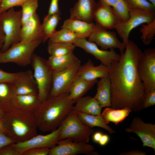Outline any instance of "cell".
I'll return each mask as SVG.
<instances>
[{
  "mask_svg": "<svg viewBox=\"0 0 155 155\" xmlns=\"http://www.w3.org/2000/svg\"><path fill=\"white\" fill-rule=\"evenodd\" d=\"M36 83L39 97L42 102L49 97L52 82L53 71L47 60L34 54L31 63Z\"/></svg>",
  "mask_w": 155,
  "mask_h": 155,
  "instance_id": "52a82bcc",
  "label": "cell"
},
{
  "mask_svg": "<svg viewBox=\"0 0 155 155\" xmlns=\"http://www.w3.org/2000/svg\"><path fill=\"white\" fill-rule=\"evenodd\" d=\"M132 111L131 109L128 107L115 108L106 107L101 113V116L106 124L111 122L117 125L123 121Z\"/></svg>",
  "mask_w": 155,
  "mask_h": 155,
  "instance_id": "4316f807",
  "label": "cell"
},
{
  "mask_svg": "<svg viewBox=\"0 0 155 155\" xmlns=\"http://www.w3.org/2000/svg\"><path fill=\"white\" fill-rule=\"evenodd\" d=\"M94 147L87 143L74 142L70 138L59 141L57 145L50 149L49 155H76L93 154L98 155L94 151Z\"/></svg>",
  "mask_w": 155,
  "mask_h": 155,
  "instance_id": "9a60e30c",
  "label": "cell"
},
{
  "mask_svg": "<svg viewBox=\"0 0 155 155\" xmlns=\"http://www.w3.org/2000/svg\"><path fill=\"white\" fill-rule=\"evenodd\" d=\"M73 44L76 47L83 49L86 53L93 56L101 64L109 67L118 61L121 57V55L117 53L114 49L108 51L100 49L95 43L89 41L86 38H78Z\"/></svg>",
  "mask_w": 155,
  "mask_h": 155,
  "instance_id": "7c38bea8",
  "label": "cell"
},
{
  "mask_svg": "<svg viewBox=\"0 0 155 155\" xmlns=\"http://www.w3.org/2000/svg\"><path fill=\"white\" fill-rule=\"evenodd\" d=\"M42 24L36 13L22 24L20 34V42L42 41Z\"/></svg>",
  "mask_w": 155,
  "mask_h": 155,
  "instance_id": "e0dca14e",
  "label": "cell"
},
{
  "mask_svg": "<svg viewBox=\"0 0 155 155\" xmlns=\"http://www.w3.org/2000/svg\"><path fill=\"white\" fill-rule=\"evenodd\" d=\"M59 0H51L47 14L60 13L59 7Z\"/></svg>",
  "mask_w": 155,
  "mask_h": 155,
  "instance_id": "7bdbcfd3",
  "label": "cell"
},
{
  "mask_svg": "<svg viewBox=\"0 0 155 155\" xmlns=\"http://www.w3.org/2000/svg\"><path fill=\"white\" fill-rule=\"evenodd\" d=\"M73 106L72 110L75 112L101 115L102 107L93 97L90 96L82 97L78 99Z\"/></svg>",
  "mask_w": 155,
  "mask_h": 155,
  "instance_id": "d4e9b609",
  "label": "cell"
},
{
  "mask_svg": "<svg viewBox=\"0 0 155 155\" xmlns=\"http://www.w3.org/2000/svg\"><path fill=\"white\" fill-rule=\"evenodd\" d=\"M125 132L136 134L140 139L143 147L152 148L155 151V124L146 123L140 117H135L125 129Z\"/></svg>",
  "mask_w": 155,
  "mask_h": 155,
  "instance_id": "5bb4252c",
  "label": "cell"
},
{
  "mask_svg": "<svg viewBox=\"0 0 155 155\" xmlns=\"http://www.w3.org/2000/svg\"><path fill=\"white\" fill-rule=\"evenodd\" d=\"M14 84L16 95L38 94L37 84L30 70L24 71Z\"/></svg>",
  "mask_w": 155,
  "mask_h": 155,
  "instance_id": "ffe728a7",
  "label": "cell"
},
{
  "mask_svg": "<svg viewBox=\"0 0 155 155\" xmlns=\"http://www.w3.org/2000/svg\"><path fill=\"white\" fill-rule=\"evenodd\" d=\"M120 155H146V153L144 151L138 150H134L121 152Z\"/></svg>",
  "mask_w": 155,
  "mask_h": 155,
  "instance_id": "ee69618b",
  "label": "cell"
},
{
  "mask_svg": "<svg viewBox=\"0 0 155 155\" xmlns=\"http://www.w3.org/2000/svg\"><path fill=\"white\" fill-rule=\"evenodd\" d=\"M131 8L155 12V6L147 0H125Z\"/></svg>",
  "mask_w": 155,
  "mask_h": 155,
  "instance_id": "d590c367",
  "label": "cell"
},
{
  "mask_svg": "<svg viewBox=\"0 0 155 155\" xmlns=\"http://www.w3.org/2000/svg\"><path fill=\"white\" fill-rule=\"evenodd\" d=\"M79 60L73 53L60 56H50L47 60L53 72L65 69Z\"/></svg>",
  "mask_w": 155,
  "mask_h": 155,
  "instance_id": "83f0119b",
  "label": "cell"
},
{
  "mask_svg": "<svg viewBox=\"0 0 155 155\" xmlns=\"http://www.w3.org/2000/svg\"><path fill=\"white\" fill-rule=\"evenodd\" d=\"M96 24L95 28L88 37V40L94 42L102 49H117L121 54L123 53L125 51L126 46L118 39L116 32L107 31Z\"/></svg>",
  "mask_w": 155,
  "mask_h": 155,
  "instance_id": "4fadbf2b",
  "label": "cell"
},
{
  "mask_svg": "<svg viewBox=\"0 0 155 155\" xmlns=\"http://www.w3.org/2000/svg\"><path fill=\"white\" fill-rule=\"evenodd\" d=\"M59 135L60 140L67 138L76 142L88 143L94 130L84 125L72 110L62 122Z\"/></svg>",
  "mask_w": 155,
  "mask_h": 155,
  "instance_id": "8992f818",
  "label": "cell"
},
{
  "mask_svg": "<svg viewBox=\"0 0 155 155\" xmlns=\"http://www.w3.org/2000/svg\"><path fill=\"white\" fill-rule=\"evenodd\" d=\"M152 3L155 6V0H148Z\"/></svg>",
  "mask_w": 155,
  "mask_h": 155,
  "instance_id": "816d5d0a",
  "label": "cell"
},
{
  "mask_svg": "<svg viewBox=\"0 0 155 155\" xmlns=\"http://www.w3.org/2000/svg\"><path fill=\"white\" fill-rule=\"evenodd\" d=\"M106 5L113 7L119 0H100Z\"/></svg>",
  "mask_w": 155,
  "mask_h": 155,
  "instance_id": "c3c4849f",
  "label": "cell"
},
{
  "mask_svg": "<svg viewBox=\"0 0 155 155\" xmlns=\"http://www.w3.org/2000/svg\"><path fill=\"white\" fill-rule=\"evenodd\" d=\"M142 53L137 44L129 40L119 60L110 67L111 107H128L135 112L143 109L145 94L138 69Z\"/></svg>",
  "mask_w": 155,
  "mask_h": 155,
  "instance_id": "6da1fadb",
  "label": "cell"
},
{
  "mask_svg": "<svg viewBox=\"0 0 155 155\" xmlns=\"http://www.w3.org/2000/svg\"><path fill=\"white\" fill-rule=\"evenodd\" d=\"M110 137L108 135L102 134L98 144L101 146H104L108 143Z\"/></svg>",
  "mask_w": 155,
  "mask_h": 155,
  "instance_id": "f6af8a7d",
  "label": "cell"
},
{
  "mask_svg": "<svg viewBox=\"0 0 155 155\" xmlns=\"http://www.w3.org/2000/svg\"><path fill=\"white\" fill-rule=\"evenodd\" d=\"M16 95L14 84L0 83V110L3 112L8 111L13 107V101Z\"/></svg>",
  "mask_w": 155,
  "mask_h": 155,
  "instance_id": "484cf974",
  "label": "cell"
},
{
  "mask_svg": "<svg viewBox=\"0 0 155 155\" xmlns=\"http://www.w3.org/2000/svg\"><path fill=\"white\" fill-rule=\"evenodd\" d=\"M0 21L5 35L4 42L1 49L3 52L20 42L22 24L21 10L16 11L12 7L0 13Z\"/></svg>",
  "mask_w": 155,
  "mask_h": 155,
  "instance_id": "277c9868",
  "label": "cell"
},
{
  "mask_svg": "<svg viewBox=\"0 0 155 155\" xmlns=\"http://www.w3.org/2000/svg\"><path fill=\"white\" fill-rule=\"evenodd\" d=\"M140 32L143 43L146 45L150 44L155 35V19L149 23L142 24Z\"/></svg>",
  "mask_w": 155,
  "mask_h": 155,
  "instance_id": "e575fe53",
  "label": "cell"
},
{
  "mask_svg": "<svg viewBox=\"0 0 155 155\" xmlns=\"http://www.w3.org/2000/svg\"><path fill=\"white\" fill-rule=\"evenodd\" d=\"M3 1V0H0V4L2 2V1Z\"/></svg>",
  "mask_w": 155,
  "mask_h": 155,
  "instance_id": "f5cc1de1",
  "label": "cell"
},
{
  "mask_svg": "<svg viewBox=\"0 0 155 155\" xmlns=\"http://www.w3.org/2000/svg\"><path fill=\"white\" fill-rule=\"evenodd\" d=\"M20 6L23 24L36 13L38 6V0H28Z\"/></svg>",
  "mask_w": 155,
  "mask_h": 155,
  "instance_id": "836d02e7",
  "label": "cell"
},
{
  "mask_svg": "<svg viewBox=\"0 0 155 155\" xmlns=\"http://www.w3.org/2000/svg\"><path fill=\"white\" fill-rule=\"evenodd\" d=\"M82 38L79 34L70 30L62 28L57 31L49 39L48 42L73 43L77 39Z\"/></svg>",
  "mask_w": 155,
  "mask_h": 155,
  "instance_id": "4dcf8cb0",
  "label": "cell"
},
{
  "mask_svg": "<svg viewBox=\"0 0 155 155\" xmlns=\"http://www.w3.org/2000/svg\"><path fill=\"white\" fill-rule=\"evenodd\" d=\"M155 19V12L131 8L130 16L125 22L118 23L114 28L126 46L131 30L139 25L149 23Z\"/></svg>",
  "mask_w": 155,
  "mask_h": 155,
  "instance_id": "ba28073f",
  "label": "cell"
},
{
  "mask_svg": "<svg viewBox=\"0 0 155 155\" xmlns=\"http://www.w3.org/2000/svg\"><path fill=\"white\" fill-rule=\"evenodd\" d=\"M102 134V133L100 131L96 132L94 133L92 136V140L95 143H98Z\"/></svg>",
  "mask_w": 155,
  "mask_h": 155,
  "instance_id": "7dc6e473",
  "label": "cell"
},
{
  "mask_svg": "<svg viewBox=\"0 0 155 155\" xmlns=\"http://www.w3.org/2000/svg\"><path fill=\"white\" fill-rule=\"evenodd\" d=\"M15 143L14 141L6 134L0 131V150L6 145Z\"/></svg>",
  "mask_w": 155,
  "mask_h": 155,
  "instance_id": "60d3db41",
  "label": "cell"
},
{
  "mask_svg": "<svg viewBox=\"0 0 155 155\" xmlns=\"http://www.w3.org/2000/svg\"><path fill=\"white\" fill-rule=\"evenodd\" d=\"M23 71L10 73L0 69V83L9 82L15 83L21 77Z\"/></svg>",
  "mask_w": 155,
  "mask_h": 155,
  "instance_id": "8d00e7d4",
  "label": "cell"
},
{
  "mask_svg": "<svg viewBox=\"0 0 155 155\" xmlns=\"http://www.w3.org/2000/svg\"><path fill=\"white\" fill-rule=\"evenodd\" d=\"M109 70V67L101 63L94 66L92 61L89 59L84 64L81 65L77 75L86 80L93 81L108 76Z\"/></svg>",
  "mask_w": 155,
  "mask_h": 155,
  "instance_id": "d6986e66",
  "label": "cell"
},
{
  "mask_svg": "<svg viewBox=\"0 0 155 155\" xmlns=\"http://www.w3.org/2000/svg\"><path fill=\"white\" fill-rule=\"evenodd\" d=\"M3 119L6 135L15 143L27 140L37 135L38 128L33 113L13 107L4 112Z\"/></svg>",
  "mask_w": 155,
  "mask_h": 155,
  "instance_id": "3957f363",
  "label": "cell"
},
{
  "mask_svg": "<svg viewBox=\"0 0 155 155\" xmlns=\"http://www.w3.org/2000/svg\"><path fill=\"white\" fill-rule=\"evenodd\" d=\"M4 112L0 110V118H3Z\"/></svg>",
  "mask_w": 155,
  "mask_h": 155,
  "instance_id": "f907efd6",
  "label": "cell"
},
{
  "mask_svg": "<svg viewBox=\"0 0 155 155\" xmlns=\"http://www.w3.org/2000/svg\"><path fill=\"white\" fill-rule=\"evenodd\" d=\"M138 69L145 95L155 89V49H145L139 60Z\"/></svg>",
  "mask_w": 155,
  "mask_h": 155,
  "instance_id": "9c48e42d",
  "label": "cell"
},
{
  "mask_svg": "<svg viewBox=\"0 0 155 155\" xmlns=\"http://www.w3.org/2000/svg\"><path fill=\"white\" fill-rule=\"evenodd\" d=\"M69 93L49 97L42 102L34 113L38 128L44 132H51L59 127L72 110L74 102Z\"/></svg>",
  "mask_w": 155,
  "mask_h": 155,
  "instance_id": "7a4b0ae2",
  "label": "cell"
},
{
  "mask_svg": "<svg viewBox=\"0 0 155 155\" xmlns=\"http://www.w3.org/2000/svg\"><path fill=\"white\" fill-rule=\"evenodd\" d=\"M97 81H87L77 75L69 88L68 94L69 98L74 103H75L92 88Z\"/></svg>",
  "mask_w": 155,
  "mask_h": 155,
  "instance_id": "603a6c76",
  "label": "cell"
},
{
  "mask_svg": "<svg viewBox=\"0 0 155 155\" xmlns=\"http://www.w3.org/2000/svg\"><path fill=\"white\" fill-rule=\"evenodd\" d=\"M93 19L96 24L106 29L114 28L119 23L113 8L100 0L97 3Z\"/></svg>",
  "mask_w": 155,
  "mask_h": 155,
  "instance_id": "2e32d148",
  "label": "cell"
},
{
  "mask_svg": "<svg viewBox=\"0 0 155 155\" xmlns=\"http://www.w3.org/2000/svg\"><path fill=\"white\" fill-rule=\"evenodd\" d=\"M113 7L119 23L125 22L129 19L131 7L125 0H119Z\"/></svg>",
  "mask_w": 155,
  "mask_h": 155,
  "instance_id": "d6a6232c",
  "label": "cell"
},
{
  "mask_svg": "<svg viewBox=\"0 0 155 155\" xmlns=\"http://www.w3.org/2000/svg\"><path fill=\"white\" fill-rule=\"evenodd\" d=\"M97 3L95 0H78L70 10V18L92 22Z\"/></svg>",
  "mask_w": 155,
  "mask_h": 155,
  "instance_id": "ac0fdd59",
  "label": "cell"
},
{
  "mask_svg": "<svg viewBox=\"0 0 155 155\" xmlns=\"http://www.w3.org/2000/svg\"><path fill=\"white\" fill-rule=\"evenodd\" d=\"M42 102L38 94L16 95L13 100V106L34 114Z\"/></svg>",
  "mask_w": 155,
  "mask_h": 155,
  "instance_id": "7402d4cb",
  "label": "cell"
},
{
  "mask_svg": "<svg viewBox=\"0 0 155 155\" xmlns=\"http://www.w3.org/2000/svg\"><path fill=\"white\" fill-rule=\"evenodd\" d=\"M5 35L3 30L2 24L0 21V49L1 50L4 42Z\"/></svg>",
  "mask_w": 155,
  "mask_h": 155,
  "instance_id": "bcb514c9",
  "label": "cell"
},
{
  "mask_svg": "<svg viewBox=\"0 0 155 155\" xmlns=\"http://www.w3.org/2000/svg\"><path fill=\"white\" fill-rule=\"evenodd\" d=\"M1 50L0 49V53H1Z\"/></svg>",
  "mask_w": 155,
  "mask_h": 155,
  "instance_id": "db71d44e",
  "label": "cell"
},
{
  "mask_svg": "<svg viewBox=\"0 0 155 155\" xmlns=\"http://www.w3.org/2000/svg\"><path fill=\"white\" fill-rule=\"evenodd\" d=\"M96 93L94 97L102 108L111 107V82L108 76L97 81Z\"/></svg>",
  "mask_w": 155,
  "mask_h": 155,
  "instance_id": "cb8c5ba5",
  "label": "cell"
},
{
  "mask_svg": "<svg viewBox=\"0 0 155 155\" xmlns=\"http://www.w3.org/2000/svg\"><path fill=\"white\" fill-rule=\"evenodd\" d=\"M60 13L47 14L42 24V42H45L56 31V28L61 20Z\"/></svg>",
  "mask_w": 155,
  "mask_h": 155,
  "instance_id": "f546056e",
  "label": "cell"
},
{
  "mask_svg": "<svg viewBox=\"0 0 155 155\" xmlns=\"http://www.w3.org/2000/svg\"><path fill=\"white\" fill-rule=\"evenodd\" d=\"M28 0H3L0 4V13L14 7L20 6Z\"/></svg>",
  "mask_w": 155,
  "mask_h": 155,
  "instance_id": "74e56055",
  "label": "cell"
},
{
  "mask_svg": "<svg viewBox=\"0 0 155 155\" xmlns=\"http://www.w3.org/2000/svg\"><path fill=\"white\" fill-rule=\"evenodd\" d=\"M76 113L81 121L87 127L92 128L95 127H101L111 134L115 133L114 130L104 123L101 115H90L80 112Z\"/></svg>",
  "mask_w": 155,
  "mask_h": 155,
  "instance_id": "f1b7e54d",
  "label": "cell"
},
{
  "mask_svg": "<svg viewBox=\"0 0 155 155\" xmlns=\"http://www.w3.org/2000/svg\"><path fill=\"white\" fill-rule=\"evenodd\" d=\"M81 65L79 60L65 69L53 72L52 86L49 97L68 93L70 87L77 75Z\"/></svg>",
  "mask_w": 155,
  "mask_h": 155,
  "instance_id": "30bf717a",
  "label": "cell"
},
{
  "mask_svg": "<svg viewBox=\"0 0 155 155\" xmlns=\"http://www.w3.org/2000/svg\"><path fill=\"white\" fill-rule=\"evenodd\" d=\"M50 149L46 148H32L27 150L22 155H49Z\"/></svg>",
  "mask_w": 155,
  "mask_h": 155,
  "instance_id": "ab89813d",
  "label": "cell"
},
{
  "mask_svg": "<svg viewBox=\"0 0 155 155\" xmlns=\"http://www.w3.org/2000/svg\"><path fill=\"white\" fill-rule=\"evenodd\" d=\"M96 27V24L92 22L69 18L64 21L61 28L68 29L80 35L82 38H86Z\"/></svg>",
  "mask_w": 155,
  "mask_h": 155,
  "instance_id": "44dd1931",
  "label": "cell"
},
{
  "mask_svg": "<svg viewBox=\"0 0 155 155\" xmlns=\"http://www.w3.org/2000/svg\"><path fill=\"white\" fill-rule=\"evenodd\" d=\"M0 131L6 134L7 131L3 118H0Z\"/></svg>",
  "mask_w": 155,
  "mask_h": 155,
  "instance_id": "681fc988",
  "label": "cell"
},
{
  "mask_svg": "<svg viewBox=\"0 0 155 155\" xmlns=\"http://www.w3.org/2000/svg\"><path fill=\"white\" fill-rule=\"evenodd\" d=\"M75 47L73 43L48 42L47 50L50 56H60L73 53Z\"/></svg>",
  "mask_w": 155,
  "mask_h": 155,
  "instance_id": "1f68e13d",
  "label": "cell"
},
{
  "mask_svg": "<svg viewBox=\"0 0 155 155\" xmlns=\"http://www.w3.org/2000/svg\"><path fill=\"white\" fill-rule=\"evenodd\" d=\"M155 104V89L145 95L143 105V109L146 108Z\"/></svg>",
  "mask_w": 155,
  "mask_h": 155,
  "instance_id": "f35d334b",
  "label": "cell"
},
{
  "mask_svg": "<svg viewBox=\"0 0 155 155\" xmlns=\"http://www.w3.org/2000/svg\"><path fill=\"white\" fill-rule=\"evenodd\" d=\"M0 155H20L11 144L6 145L0 150Z\"/></svg>",
  "mask_w": 155,
  "mask_h": 155,
  "instance_id": "b9f144b4",
  "label": "cell"
},
{
  "mask_svg": "<svg viewBox=\"0 0 155 155\" xmlns=\"http://www.w3.org/2000/svg\"><path fill=\"white\" fill-rule=\"evenodd\" d=\"M60 126L48 134L36 135L27 140L11 144V145L20 155H22L27 150L32 148H46L50 149L55 146L60 141Z\"/></svg>",
  "mask_w": 155,
  "mask_h": 155,
  "instance_id": "8fae6325",
  "label": "cell"
},
{
  "mask_svg": "<svg viewBox=\"0 0 155 155\" xmlns=\"http://www.w3.org/2000/svg\"><path fill=\"white\" fill-rule=\"evenodd\" d=\"M42 42L40 40L20 42L0 53V64L14 63L25 67L31 63L34 52Z\"/></svg>",
  "mask_w": 155,
  "mask_h": 155,
  "instance_id": "5b68a950",
  "label": "cell"
}]
</instances>
